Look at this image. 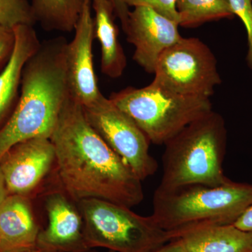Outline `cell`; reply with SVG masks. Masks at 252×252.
<instances>
[{"mask_svg": "<svg viewBox=\"0 0 252 252\" xmlns=\"http://www.w3.org/2000/svg\"><path fill=\"white\" fill-rule=\"evenodd\" d=\"M94 11V37L101 47V72L111 79L122 77L127 59L119 39L115 8L112 0H91Z\"/></svg>", "mask_w": 252, "mask_h": 252, "instance_id": "9a60e30c", "label": "cell"}, {"mask_svg": "<svg viewBox=\"0 0 252 252\" xmlns=\"http://www.w3.org/2000/svg\"><path fill=\"white\" fill-rule=\"evenodd\" d=\"M180 24L148 7L130 11L124 32L135 47L134 61L146 72L154 74L162 53L181 38Z\"/></svg>", "mask_w": 252, "mask_h": 252, "instance_id": "8fae6325", "label": "cell"}, {"mask_svg": "<svg viewBox=\"0 0 252 252\" xmlns=\"http://www.w3.org/2000/svg\"><path fill=\"white\" fill-rule=\"evenodd\" d=\"M126 112L154 144H165L190 123L213 110L210 98L169 92L152 82L129 87L109 97Z\"/></svg>", "mask_w": 252, "mask_h": 252, "instance_id": "5b68a950", "label": "cell"}, {"mask_svg": "<svg viewBox=\"0 0 252 252\" xmlns=\"http://www.w3.org/2000/svg\"><path fill=\"white\" fill-rule=\"evenodd\" d=\"M40 230L29 197L9 195L0 205V252L36 249Z\"/></svg>", "mask_w": 252, "mask_h": 252, "instance_id": "4fadbf2b", "label": "cell"}, {"mask_svg": "<svg viewBox=\"0 0 252 252\" xmlns=\"http://www.w3.org/2000/svg\"><path fill=\"white\" fill-rule=\"evenodd\" d=\"M188 252H252V233L233 224L212 225L179 237Z\"/></svg>", "mask_w": 252, "mask_h": 252, "instance_id": "2e32d148", "label": "cell"}, {"mask_svg": "<svg viewBox=\"0 0 252 252\" xmlns=\"http://www.w3.org/2000/svg\"><path fill=\"white\" fill-rule=\"evenodd\" d=\"M9 195L6 184H5L4 177H3L2 172H1V169H0V205Z\"/></svg>", "mask_w": 252, "mask_h": 252, "instance_id": "484cf974", "label": "cell"}, {"mask_svg": "<svg viewBox=\"0 0 252 252\" xmlns=\"http://www.w3.org/2000/svg\"><path fill=\"white\" fill-rule=\"evenodd\" d=\"M151 252H188L180 238L173 239Z\"/></svg>", "mask_w": 252, "mask_h": 252, "instance_id": "d4e9b609", "label": "cell"}, {"mask_svg": "<svg viewBox=\"0 0 252 252\" xmlns=\"http://www.w3.org/2000/svg\"><path fill=\"white\" fill-rule=\"evenodd\" d=\"M89 248L114 252H151L173 240L153 217H144L129 207L97 198L79 200Z\"/></svg>", "mask_w": 252, "mask_h": 252, "instance_id": "8992f818", "label": "cell"}, {"mask_svg": "<svg viewBox=\"0 0 252 252\" xmlns=\"http://www.w3.org/2000/svg\"><path fill=\"white\" fill-rule=\"evenodd\" d=\"M14 31V51L0 72V127L9 119L17 104L25 65L41 44L33 26L18 25Z\"/></svg>", "mask_w": 252, "mask_h": 252, "instance_id": "5bb4252c", "label": "cell"}, {"mask_svg": "<svg viewBox=\"0 0 252 252\" xmlns=\"http://www.w3.org/2000/svg\"><path fill=\"white\" fill-rule=\"evenodd\" d=\"M234 16L243 22L247 32L248 51L246 62L252 71V0H228Z\"/></svg>", "mask_w": 252, "mask_h": 252, "instance_id": "ffe728a7", "label": "cell"}, {"mask_svg": "<svg viewBox=\"0 0 252 252\" xmlns=\"http://www.w3.org/2000/svg\"><path fill=\"white\" fill-rule=\"evenodd\" d=\"M27 252H50V251H44V250H38V249H34V250H32L31 251H28Z\"/></svg>", "mask_w": 252, "mask_h": 252, "instance_id": "4316f807", "label": "cell"}, {"mask_svg": "<svg viewBox=\"0 0 252 252\" xmlns=\"http://www.w3.org/2000/svg\"><path fill=\"white\" fill-rule=\"evenodd\" d=\"M15 40L14 28L0 25V72L11 59Z\"/></svg>", "mask_w": 252, "mask_h": 252, "instance_id": "7402d4cb", "label": "cell"}, {"mask_svg": "<svg viewBox=\"0 0 252 252\" xmlns=\"http://www.w3.org/2000/svg\"><path fill=\"white\" fill-rule=\"evenodd\" d=\"M50 140L61 189L76 203L97 198L129 208L142 203V181L89 125L70 94Z\"/></svg>", "mask_w": 252, "mask_h": 252, "instance_id": "6da1fadb", "label": "cell"}, {"mask_svg": "<svg viewBox=\"0 0 252 252\" xmlns=\"http://www.w3.org/2000/svg\"><path fill=\"white\" fill-rule=\"evenodd\" d=\"M252 205V185L231 181L210 187L191 185L157 188L153 217L158 225L178 238L186 232L212 225L233 224Z\"/></svg>", "mask_w": 252, "mask_h": 252, "instance_id": "277c9868", "label": "cell"}, {"mask_svg": "<svg viewBox=\"0 0 252 252\" xmlns=\"http://www.w3.org/2000/svg\"><path fill=\"white\" fill-rule=\"evenodd\" d=\"M127 7H148L179 23L176 0H122Z\"/></svg>", "mask_w": 252, "mask_h": 252, "instance_id": "44dd1931", "label": "cell"}, {"mask_svg": "<svg viewBox=\"0 0 252 252\" xmlns=\"http://www.w3.org/2000/svg\"><path fill=\"white\" fill-rule=\"evenodd\" d=\"M112 1L114 4V8H115L116 16L119 18V21L122 23L123 31H124L126 28V25H127L130 10L124 4L122 0H112Z\"/></svg>", "mask_w": 252, "mask_h": 252, "instance_id": "cb8c5ba5", "label": "cell"}, {"mask_svg": "<svg viewBox=\"0 0 252 252\" xmlns=\"http://www.w3.org/2000/svg\"><path fill=\"white\" fill-rule=\"evenodd\" d=\"M154 74L152 84L182 95L210 98L221 84L215 54L196 37H182L165 50Z\"/></svg>", "mask_w": 252, "mask_h": 252, "instance_id": "52a82bcc", "label": "cell"}, {"mask_svg": "<svg viewBox=\"0 0 252 252\" xmlns=\"http://www.w3.org/2000/svg\"><path fill=\"white\" fill-rule=\"evenodd\" d=\"M84 0H31L36 23L46 31L70 32L75 29Z\"/></svg>", "mask_w": 252, "mask_h": 252, "instance_id": "e0dca14e", "label": "cell"}, {"mask_svg": "<svg viewBox=\"0 0 252 252\" xmlns=\"http://www.w3.org/2000/svg\"><path fill=\"white\" fill-rule=\"evenodd\" d=\"M74 38L65 49L66 75L69 94L82 106L94 102L102 94L97 85L93 59L94 38L91 0H84Z\"/></svg>", "mask_w": 252, "mask_h": 252, "instance_id": "30bf717a", "label": "cell"}, {"mask_svg": "<svg viewBox=\"0 0 252 252\" xmlns=\"http://www.w3.org/2000/svg\"><path fill=\"white\" fill-rule=\"evenodd\" d=\"M239 229L252 233V205L233 223Z\"/></svg>", "mask_w": 252, "mask_h": 252, "instance_id": "603a6c76", "label": "cell"}, {"mask_svg": "<svg viewBox=\"0 0 252 252\" xmlns=\"http://www.w3.org/2000/svg\"><path fill=\"white\" fill-rule=\"evenodd\" d=\"M28 0H0V25L14 28L35 24Z\"/></svg>", "mask_w": 252, "mask_h": 252, "instance_id": "d6986e66", "label": "cell"}, {"mask_svg": "<svg viewBox=\"0 0 252 252\" xmlns=\"http://www.w3.org/2000/svg\"><path fill=\"white\" fill-rule=\"evenodd\" d=\"M68 41L60 36L41 43L23 69L16 107L0 127V158L14 144L49 138L69 95L65 67Z\"/></svg>", "mask_w": 252, "mask_h": 252, "instance_id": "7a4b0ae2", "label": "cell"}, {"mask_svg": "<svg viewBox=\"0 0 252 252\" xmlns=\"http://www.w3.org/2000/svg\"><path fill=\"white\" fill-rule=\"evenodd\" d=\"M181 27L194 28L221 19H232L234 14L228 0H176Z\"/></svg>", "mask_w": 252, "mask_h": 252, "instance_id": "ac0fdd59", "label": "cell"}, {"mask_svg": "<svg viewBox=\"0 0 252 252\" xmlns=\"http://www.w3.org/2000/svg\"><path fill=\"white\" fill-rule=\"evenodd\" d=\"M164 145L162 177L158 188L217 187L231 182L223 172L227 129L220 113L212 110L190 123Z\"/></svg>", "mask_w": 252, "mask_h": 252, "instance_id": "3957f363", "label": "cell"}, {"mask_svg": "<svg viewBox=\"0 0 252 252\" xmlns=\"http://www.w3.org/2000/svg\"><path fill=\"white\" fill-rule=\"evenodd\" d=\"M55 159L49 138L34 137L14 144L0 158L9 195L29 197L49 173Z\"/></svg>", "mask_w": 252, "mask_h": 252, "instance_id": "9c48e42d", "label": "cell"}, {"mask_svg": "<svg viewBox=\"0 0 252 252\" xmlns=\"http://www.w3.org/2000/svg\"><path fill=\"white\" fill-rule=\"evenodd\" d=\"M82 107L89 125L142 182L156 173L158 165L149 154L150 141L126 112L102 94Z\"/></svg>", "mask_w": 252, "mask_h": 252, "instance_id": "ba28073f", "label": "cell"}, {"mask_svg": "<svg viewBox=\"0 0 252 252\" xmlns=\"http://www.w3.org/2000/svg\"><path fill=\"white\" fill-rule=\"evenodd\" d=\"M48 224L38 235L36 249L59 252H89L77 204L62 189L46 195Z\"/></svg>", "mask_w": 252, "mask_h": 252, "instance_id": "7c38bea8", "label": "cell"}, {"mask_svg": "<svg viewBox=\"0 0 252 252\" xmlns=\"http://www.w3.org/2000/svg\"><path fill=\"white\" fill-rule=\"evenodd\" d=\"M114 252L109 251V250H107V252Z\"/></svg>", "mask_w": 252, "mask_h": 252, "instance_id": "83f0119b", "label": "cell"}]
</instances>
